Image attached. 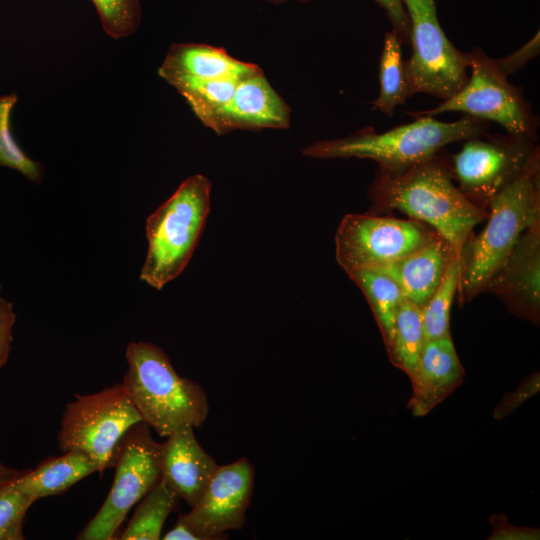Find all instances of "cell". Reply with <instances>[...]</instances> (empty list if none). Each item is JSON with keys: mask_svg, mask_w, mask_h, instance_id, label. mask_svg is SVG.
Returning <instances> with one entry per match:
<instances>
[{"mask_svg": "<svg viewBox=\"0 0 540 540\" xmlns=\"http://www.w3.org/2000/svg\"><path fill=\"white\" fill-rule=\"evenodd\" d=\"M368 196L369 213L399 211L427 224L452 246L458 259L466 239L488 215L456 186L442 151L401 174L376 173Z\"/></svg>", "mask_w": 540, "mask_h": 540, "instance_id": "obj_1", "label": "cell"}, {"mask_svg": "<svg viewBox=\"0 0 540 540\" xmlns=\"http://www.w3.org/2000/svg\"><path fill=\"white\" fill-rule=\"evenodd\" d=\"M489 127L490 122L470 115L452 122L423 116L382 133L365 127L343 138L316 141L301 152L318 159H370L378 165L376 173L394 176L451 143L489 133Z\"/></svg>", "mask_w": 540, "mask_h": 540, "instance_id": "obj_2", "label": "cell"}, {"mask_svg": "<svg viewBox=\"0 0 540 540\" xmlns=\"http://www.w3.org/2000/svg\"><path fill=\"white\" fill-rule=\"evenodd\" d=\"M484 228L466 239L459 255L457 303L483 293L521 234L540 221V155L490 201Z\"/></svg>", "mask_w": 540, "mask_h": 540, "instance_id": "obj_3", "label": "cell"}, {"mask_svg": "<svg viewBox=\"0 0 540 540\" xmlns=\"http://www.w3.org/2000/svg\"><path fill=\"white\" fill-rule=\"evenodd\" d=\"M122 383L142 421L167 437L182 425L200 427L209 412L204 388L180 376L167 354L150 342H130Z\"/></svg>", "mask_w": 540, "mask_h": 540, "instance_id": "obj_4", "label": "cell"}, {"mask_svg": "<svg viewBox=\"0 0 540 540\" xmlns=\"http://www.w3.org/2000/svg\"><path fill=\"white\" fill-rule=\"evenodd\" d=\"M211 182L201 174L185 179L146 220L148 249L139 278L161 290L188 265L204 229Z\"/></svg>", "mask_w": 540, "mask_h": 540, "instance_id": "obj_5", "label": "cell"}, {"mask_svg": "<svg viewBox=\"0 0 540 540\" xmlns=\"http://www.w3.org/2000/svg\"><path fill=\"white\" fill-rule=\"evenodd\" d=\"M141 421L122 382L94 393L76 395L62 414L58 446L61 452H85L102 474L113 466L124 435Z\"/></svg>", "mask_w": 540, "mask_h": 540, "instance_id": "obj_6", "label": "cell"}, {"mask_svg": "<svg viewBox=\"0 0 540 540\" xmlns=\"http://www.w3.org/2000/svg\"><path fill=\"white\" fill-rule=\"evenodd\" d=\"M470 75L465 86L434 108L410 112L416 117H434L445 112H463L501 125L506 133L537 140L539 119L522 92L497 67L495 59L481 48L466 53Z\"/></svg>", "mask_w": 540, "mask_h": 540, "instance_id": "obj_7", "label": "cell"}, {"mask_svg": "<svg viewBox=\"0 0 540 540\" xmlns=\"http://www.w3.org/2000/svg\"><path fill=\"white\" fill-rule=\"evenodd\" d=\"M410 20L411 57L404 61L408 96L425 93L442 101L467 83L466 53L447 38L435 0H402Z\"/></svg>", "mask_w": 540, "mask_h": 540, "instance_id": "obj_8", "label": "cell"}, {"mask_svg": "<svg viewBox=\"0 0 540 540\" xmlns=\"http://www.w3.org/2000/svg\"><path fill=\"white\" fill-rule=\"evenodd\" d=\"M536 141L508 133L464 140L457 153H446L452 179L470 202L487 211L492 198L540 155Z\"/></svg>", "mask_w": 540, "mask_h": 540, "instance_id": "obj_9", "label": "cell"}, {"mask_svg": "<svg viewBox=\"0 0 540 540\" xmlns=\"http://www.w3.org/2000/svg\"><path fill=\"white\" fill-rule=\"evenodd\" d=\"M162 443L143 421L122 438L114 460V480L97 513L76 536L80 540H112L129 510L161 477Z\"/></svg>", "mask_w": 540, "mask_h": 540, "instance_id": "obj_10", "label": "cell"}, {"mask_svg": "<svg viewBox=\"0 0 540 540\" xmlns=\"http://www.w3.org/2000/svg\"><path fill=\"white\" fill-rule=\"evenodd\" d=\"M436 232L414 219L347 214L335 234V256L346 272L378 269L424 245Z\"/></svg>", "mask_w": 540, "mask_h": 540, "instance_id": "obj_11", "label": "cell"}, {"mask_svg": "<svg viewBox=\"0 0 540 540\" xmlns=\"http://www.w3.org/2000/svg\"><path fill=\"white\" fill-rule=\"evenodd\" d=\"M254 478V468L245 457L218 465L190 511L178 518L199 540L225 538L227 531L241 529L246 522Z\"/></svg>", "mask_w": 540, "mask_h": 540, "instance_id": "obj_12", "label": "cell"}, {"mask_svg": "<svg viewBox=\"0 0 540 540\" xmlns=\"http://www.w3.org/2000/svg\"><path fill=\"white\" fill-rule=\"evenodd\" d=\"M514 315L534 325L540 320V221L527 228L484 287Z\"/></svg>", "mask_w": 540, "mask_h": 540, "instance_id": "obj_13", "label": "cell"}, {"mask_svg": "<svg viewBox=\"0 0 540 540\" xmlns=\"http://www.w3.org/2000/svg\"><path fill=\"white\" fill-rule=\"evenodd\" d=\"M289 125L290 107L260 70L238 81L213 131L222 135L234 130L286 129Z\"/></svg>", "mask_w": 540, "mask_h": 540, "instance_id": "obj_14", "label": "cell"}, {"mask_svg": "<svg viewBox=\"0 0 540 540\" xmlns=\"http://www.w3.org/2000/svg\"><path fill=\"white\" fill-rule=\"evenodd\" d=\"M166 438L161 448V478L191 507L218 465L196 439L193 426L182 425Z\"/></svg>", "mask_w": 540, "mask_h": 540, "instance_id": "obj_15", "label": "cell"}, {"mask_svg": "<svg viewBox=\"0 0 540 540\" xmlns=\"http://www.w3.org/2000/svg\"><path fill=\"white\" fill-rule=\"evenodd\" d=\"M451 334L425 342L417 369L410 378L412 397L408 408L422 417L449 396L464 380Z\"/></svg>", "mask_w": 540, "mask_h": 540, "instance_id": "obj_16", "label": "cell"}, {"mask_svg": "<svg viewBox=\"0 0 540 540\" xmlns=\"http://www.w3.org/2000/svg\"><path fill=\"white\" fill-rule=\"evenodd\" d=\"M262 70L231 56L220 47L202 43H176L167 51L158 75L169 85L195 80L243 79Z\"/></svg>", "mask_w": 540, "mask_h": 540, "instance_id": "obj_17", "label": "cell"}, {"mask_svg": "<svg viewBox=\"0 0 540 540\" xmlns=\"http://www.w3.org/2000/svg\"><path fill=\"white\" fill-rule=\"evenodd\" d=\"M454 257L457 255L452 246L435 233L417 250L375 270L391 277L400 287L404 298L422 310Z\"/></svg>", "mask_w": 540, "mask_h": 540, "instance_id": "obj_18", "label": "cell"}, {"mask_svg": "<svg viewBox=\"0 0 540 540\" xmlns=\"http://www.w3.org/2000/svg\"><path fill=\"white\" fill-rule=\"evenodd\" d=\"M49 457L35 469H24L13 485L34 501L62 494L83 478L98 472L96 462L85 452L70 450Z\"/></svg>", "mask_w": 540, "mask_h": 540, "instance_id": "obj_19", "label": "cell"}, {"mask_svg": "<svg viewBox=\"0 0 540 540\" xmlns=\"http://www.w3.org/2000/svg\"><path fill=\"white\" fill-rule=\"evenodd\" d=\"M347 275L364 294L387 346L404 300L400 287L391 277L375 269H357Z\"/></svg>", "mask_w": 540, "mask_h": 540, "instance_id": "obj_20", "label": "cell"}, {"mask_svg": "<svg viewBox=\"0 0 540 540\" xmlns=\"http://www.w3.org/2000/svg\"><path fill=\"white\" fill-rule=\"evenodd\" d=\"M425 342L422 311L404 298L395 317L390 341L385 346L391 363L411 378L417 369Z\"/></svg>", "mask_w": 540, "mask_h": 540, "instance_id": "obj_21", "label": "cell"}, {"mask_svg": "<svg viewBox=\"0 0 540 540\" xmlns=\"http://www.w3.org/2000/svg\"><path fill=\"white\" fill-rule=\"evenodd\" d=\"M179 499L177 493L160 477L140 500L120 539H160L165 520L176 507Z\"/></svg>", "mask_w": 540, "mask_h": 540, "instance_id": "obj_22", "label": "cell"}, {"mask_svg": "<svg viewBox=\"0 0 540 540\" xmlns=\"http://www.w3.org/2000/svg\"><path fill=\"white\" fill-rule=\"evenodd\" d=\"M401 45L394 30L385 34L379 62L380 91L373 106L388 117L409 98Z\"/></svg>", "mask_w": 540, "mask_h": 540, "instance_id": "obj_23", "label": "cell"}, {"mask_svg": "<svg viewBox=\"0 0 540 540\" xmlns=\"http://www.w3.org/2000/svg\"><path fill=\"white\" fill-rule=\"evenodd\" d=\"M238 81L236 79L195 80L179 83L173 88L185 99L195 116L206 127L214 130Z\"/></svg>", "mask_w": 540, "mask_h": 540, "instance_id": "obj_24", "label": "cell"}, {"mask_svg": "<svg viewBox=\"0 0 540 540\" xmlns=\"http://www.w3.org/2000/svg\"><path fill=\"white\" fill-rule=\"evenodd\" d=\"M459 276V259L454 257L437 289L421 310L426 342L450 334V311L457 295Z\"/></svg>", "mask_w": 540, "mask_h": 540, "instance_id": "obj_25", "label": "cell"}, {"mask_svg": "<svg viewBox=\"0 0 540 540\" xmlns=\"http://www.w3.org/2000/svg\"><path fill=\"white\" fill-rule=\"evenodd\" d=\"M17 101L15 94L0 97V166L18 171L33 183H40L44 167L27 156L12 136L10 119Z\"/></svg>", "mask_w": 540, "mask_h": 540, "instance_id": "obj_26", "label": "cell"}, {"mask_svg": "<svg viewBox=\"0 0 540 540\" xmlns=\"http://www.w3.org/2000/svg\"><path fill=\"white\" fill-rule=\"evenodd\" d=\"M97 9L102 27L114 39L134 34L140 26L139 0H91Z\"/></svg>", "mask_w": 540, "mask_h": 540, "instance_id": "obj_27", "label": "cell"}, {"mask_svg": "<svg viewBox=\"0 0 540 540\" xmlns=\"http://www.w3.org/2000/svg\"><path fill=\"white\" fill-rule=\"evenodd\" d=\"M34 502L13 481L0 489V540L24 539V517Z\"/></svg>", "mask_w": 540, "mask_h": 540, "instance_id": "obj_28", "label": "cell"}, {"mask_svg": "<svg viewBox=\"0 0 540 540\" xmlns=\"http://www.w3.org/2000/svg\"><path fill=\"white\" fill-rule=\"evenodd\" d=\"M539 373L528 376L515 390L504 395L494 410V418L501 419L516 410L539 391Z\"/></svg>", "mask_w": 540, "mask_h": 540, "instance_id": "obj_29", "label": "cell"}, {"mask_svg": "<svg viewBox=\"0 0 540 540\" xmlns=\"http://www.w3.org/2000/svg\"><path fill=\"white\" fill-rule=\"evenodd\" d=\"M539 32L531 40L521 46L515 52L501 59H495L498 69L506 76L522 69L530 60L539 54L540 41Z\"/></svg>", "mask_w": 540, "mask_h": 540, "instance_id": "obj_30", "label": "cell"}, {"mask_svg": "<svg viewBox=\"0 0 540 540\" xmlns=\"http://www.w3.org/2000/svg\"><path fill=\"white\" fill-rule=\"evenodd\" d=\"M387 13L402 44L410 43V20L402 0H375Z\"/></svg>", "mask_w": 540, "mask_h": 540, "instance_id": "obj_31", "label": "cell"}, {"mask_svg": "<svg viewBox=\"0 0 540 540\" xmlns=\"http://www.w3.org/2000/svg\"><path fill=\"white\" fill-rule=\"evenodd\" d=\"M15 319L16 315L12 303L0 296V368L6 364L9 358Z\"/></svg>", "mask_w": 540, "mask_h": 540, "instance_id": "obj_32", "label": "cell"}, {"mask_svg": "<svg viewBox=\"0 0 540 540\" xmlns=\"http://www.w3.org/2000/svg\"><path fill=\"white\" fill-rule=\"evenodd\" d=\"M493 531L489 539L496 540H534L539 539V530L512 526L503 515L490 517Z\"/></svg>", "mask_w": 540, "mask_h": 540, "instance_id": "obj_33", "label": "cell"}, {"mask_svg": "<svg viewBox=\"0 0 540 540\" xmlns=\"http://www.w3.org/2000/svg\"><path fill=\"white\" fill-rule=\"evenodd\" d=\"M162 538L164 540H199L198 536L179 518L175 526Z\"/></svg>", "mask_w": 540, "mask_h": 540, "instance_id": "obj_34", "label": "cell"}, {"mask_svg": "<svg viewBox=\"0 0 540 540\" xmlns=\"http://www.w3.org/2000/svg\"><path fill=\"white\" fill-rule=\"evenodd\" d=\"M23 470L14 469L0 462V489L17 478Z\"/></svg>", "mask_w": 540, "mask_h": 540, "instance_id": "obj_35", "label": "cell"}, {"mask_svg": "<svg viewBox=\"0 0 540 540\" xmlns=\"http://www.w3.org/2000/svg\"><path fill=\"white\" fill-rule=\"evenodd\" d=\"M285 1H292V0H273L272 3L279 4V3H282V2H285ZM295 1H299V2H308V1H310V0H295Z\"/></svg>", "mask_w": 540, "mask_h": 540, "instance_id": "obj_36", "label": "cell"}, {"mask_svg": "<svg viewBox=\"0 0 540 540\" xmlns=\"http://www.w3.org/2000/svg\"><path fill=\"white\" fill-rule=\"evenodd\" d=\"M267 1H270V2H272L273 0H267Z\"/></svg>", "mask_w": 540, "mask_h": 540, "instance_id": "obj_37", "label": "cell"}, {"mask_svg": "<svg viewBox=\"0 0 540 540\" xmlns=\"http://www.w3.org/2000/svg\"><path fill=\"white\" fill-rule=\"evenodd\" d=\"M0 292H1V285H0Z\"/></svg>", "mask_w": 540, "mask_h": 540, "instance_id": "obj_38", "label": "cell"}]
</instances>
